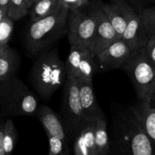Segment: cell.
Masks as SVG:
<instances>
[{"mask_svg":"<svg viewBox=\"0 0 155 155\" xmlns=\"http://www.w3.org/2000/svg\"><path fill=\"white\" fill-rule=\"evenodd\" d=\"M133 56V52L122 39H119L95 56L98 68L103 72L123 69Z\"/></svg>","mask_w":155,"mask_h":155,"instance_id":"cell-11","label":"cell"},{"mask_svg":"<svg viewBox=\"0 0 155 155\" xmlns=\"http://www.w3.org/2000/svg\"><path fill=\"white\" fill-rule=\"evenodd\" d=\"M67 74L92 80L98 69L95 56L90 48L82 42H74L71 45L69 55L65 61Z\"/></svg>","mask_w":155,"mask_h":155,"instance_id":"cell-9","label":"cell"},{"mask_svg":"<svg viewBox=\"0 0 155 155\" xmlns=\"http://www.w3.org/2000/svg\"><path fill=\"white\" fill-rule=\"evenodd\" d=\"M26 2H27V6H28L29 8H31V6H32L31 2H30V0H26Z\"/></svg>","mask_w":155,"mask_h":155,"instance_id":"cell-30","label":"cell"},{"mask_svg":"<svg viewBox=\"0 0 155 155\" xmlns=\"http://www.w3.org/2000/svg\"><path fill=\"white\" fill-rule=\"evenodd\" d=\"M80 101L85 114L88 119H97L104 112L97 102L92 86V80L79 77L77 78Z\"/></svg>","mask_w":155,"mask_h":155,"instance_id":"cell-15","label":"cell"},{"mask_svg":"<svg viewBox=\"0 0 155 155\" xmlns=\"http://www.w3.org/2000/svg\"><path fill=\"white\" fill-rule=\"evenodd\" d=\"M122 70L130 77L138 100L148 104L155 90V64L148 57L145 48L133 52Z\"/></svg>","mask_w":155,"mask_h":155,"instance_id":"cell-6","label":"cell"},{"mask_svg":"<svg viewBox=\"0 0 155 155\" xmlns=\"http://www.w3.org/2000/svg\"><path fill=\"white\" fill-rule=\"evenodd\" d=\"M60 6L59 0H39L36 2L29 11L30 21L34 22L53 15Z\"/></svg>","mask_w":155,"mask_h":155,"instance_id":"cell-18","label":"cell"},{"mask_svg":"<svg viewBox=\"0 0 155 155\" xmlns=\"http://www.w3.org/2000/svg\"><path fill=\"white\" fill-rule=\"evenodd\" d=\"M103 10L120 38L137 12L127 0H113L110 3H104Z\"/></svg>","mask_w":155,"mask_h":155,"instance_id":"cell-12","label":"cell"},{"mask_svg":"<svg viewBox=\"0 0 155 155\" xmlns=\"http://www.w3.org/2000/svg\"><path fill=\"white\" fill-rule=\"evenodd\" d=\"M104 3L101 0L90 2L95 18V31L90 45V49L95 56L105 49L117 39H121L117 34L110 20L103 10Z\"/></svg>","mask_w":155,"mask_h":155,"instance_id":"cell-10","label":"cell"},{"mask_svg":"<svg viewBox=\"0 0 155 155\" xmlns=\"http://www.w3.org/2000/svg\"><path fill=\"white\" fill-rule=\"evenodd\" d=\"M38 1H39V0H30V2H31V5H33V3L36 2H38Z\"/></svg>","mask_w":155,"mask_h":155,"instance_id":"cell-31","label":"cell"},{"mask_svg":"<svg viewBox=\"0 0 155 155\" xmlns=\"http://www.w3.org/2000/svg\"><path fill=\"white\" fill-rule=\"evenodd\" d=\"M30 8L27 6L26 0H9L8 17L14 21H18L27 16Z\"/></svg>","mask_w":155,"mask_h":155,"instance_id":"cell-21","label":"cell"},{"mask_svg":"<svg viewBox=\"0 0 155 155\" xmlns=\"http://www.w3.org/2000/svg\"><path fill=\"white\" fill-rule=\"evenodd\" d=\"M127 1L138 12L155 5V0H127Z\"/></svg>","mask_w":155,"mask_h":155,"instance_id":"cell-25","label":"cell"},{"mask_svg":"<svg viewBox=\"0 0 155 155\" xmlns=\"http://www.w3.org/2000/svg\"><path fill=\"white\" fill-rule=\"evenodd\" d=\"M21 59L18 51L8 45L0 49V81L15 76L19 71Z\"/></svg>","mask_w":155,"mask_h":155,"instance_id":"cell-16","label":"cell"},{"mask_svg":"<svg viewBox=\"0 0 155 155\" xmlns=\"http://www.w3.org/2000/svg\"><path fill=\"white\" fill-rule=\"evenodd\" d=\"M97 119H88L80 134L74 142L75 155H97L95 130Z\"/></svg>","mask_w":155,"mask_h":155,"instance_id":"cell-14","label":"cell"},{"mask_svg":"<svg viewBox=\"0 0 155 155\" xmlns=\"http://www.w3.org/2000/svg\"><path fill=\"white\" fill-rule=\"evenodd\" d=\"M39 102L35 94L16 76L0 81V108L7 117L36 116Z\"/></svg>","mask_w":155,"mask_h":155,"instance_id":"cell-4","label":"cell"},{"mask_svg":"<svg viewBox=\"0 0 155 155\" xmlns=\"http://www.w3.org/2000/svg\"><path fill=\"white\" fill-rule=\"evenodd\" d=\"M139 12L140 13L150 36L155 34V5L145 8Z\"/></svg>","mask_w":155,"mask_h":155,"instance_id":"cell-23","label":"cell"},{"mask_svg":"<svg viewBox=\"0 0 155 155\" xmlns=\"http://www.w3.org/2000/svg\"><path fill=\"white\" fill-rule=\"evenodd\" d=\"M131 107L143 124L155 151V110L151 109L147 103L140 101Z\"/></svg>","mask_w":155,"mask_h":155,"instance_id":"cell-17","label":"cell"},{"mask_svg":"<svg viewBox=\"0 0 155 155\" xmlns=\"http://www.w3.org/2000/svg\"><path fill=\"white\" fill-rule=\"evenodd\" d=\"M151 37L144 24L140 13L137 11L124 30L121 39L127 43L132 52L145 48Z\"/></svg>","mask_w":155,"mask_h":155,"instance_id":"cell-13","label":"cell"},{"mask_svg":"<svg viewBox=\"0 0 155 155\" xmlns=\"http://www.w3.org/2000/svg\"><path fill=\"white\" fill-rule=\"evenodd\" d=\"M62 5L66 6L70 10L78 8H84L89 7L90 5L89 0H59Z\"/></svg>","mask_w":155,"mask_h":155,"instance_id":"cell-24","label":"cell"},{"mask_svg":"<svg viewBox=\"0 0 155 155\" xmlns=\"http://www.w3.org/2000/svg\"><path fill=\"white\" fill-rule=\"evenodd\" d=\"M14 20L7 16L0 21V49L8 45L14 30Z\"/></svg>","mask_w":155,"mask_h":155,"instance_id":"cell-22","label":"cell"},{"mask_svg":"<svg viewBox=\"0 0 155 155\" xmlns=\"http://www.w3.org/2000/svg\"><path fill=\"white\" fill-rule=\"evenodd\" d=\"M67 75L65 62L59 58L58 48L55 46L36 56L28 79L37 95L47 101L64 86Z\"/></svg>","mask_w":155,"mask_h":155,"instance_id":"cell-3","label":"cell"},{"mask_svg":"<svg viewBox=\"0 0 155 155\" xmlns=\"http://www.w3.org/2000/svg\"><path fill=\"white\" fill-rule=\"evenodd\" d=\"M60 113L70 141L74 142L88 118L80 101L77 78L74 75H67L63 86Z\"/></svg>","mask_w":155,"mask_h":155,"instance_id":"cell-5","label":"cell"},{"mask_svg":"<svg viewBox=\"0 0 155 155\" xmlns=\"http://www.w3.org/2000/svg\"><path fill=\"white\" fill-rule=\"evenodd\" d=\"M148 104L149 105V107H151V109L155 110V90L154 91V92H153V95L152 96H151V100H150L149 103H148Z\"/></svg>","mask_w":155,"mask_h":155,"instance_id":"cell-29","label":"cell"},{"mask_svg":"<svg viewBox=\"0 0 155 155\" xmlns=\"http://www.w3.org/2000/svg\"><path fill=\"white\" fill-rule=\"evenodd\" d=\"M70 9L62 5L53 15L31 22L26 27L23 42L27 53L36 57L43 51L51 49L54 44L68 34Z\"/></svg>","mask_w":155,"mask_h":155,"instance_id":"cell-2","label":"cell"},{"mask_svg":"<svg viewBox=\"0 0 155 155\" xmlns=\"http://www.w3.org/2000/svg\"><path fill=\"white\" fill-rule=\"evenodd\" d=\"M95 146L97 155H107L110 153V142L107 132V120L104 113L97 118Z\"/></svg>","mask_w":155,"mask_h":155,"instance_id":"cell-19","label":"cell"},{"mask_svg":"<svg viewBox=\"0 0 155 155\" xmlns=\"http://www.w3.org/2000/svg\"><path fill=\"white\" fill-rule=\"evenodd\" d=\"M5 142V129L4 122H2L0 124V155H5L4 149Z\"/></svg>","mask_w":155,"mask_h":155,"instance_id":"cell-28","label":"cell"},{"mask_svg":"<svg viewBox=\"0 0 155 155\" xmlns=\"http://www.w3.org/2000/svg\"><path fill=\"white\" fill-rule=\"evenodd\" d=\"M9 0H0V21L8 16Z\"/></svg>","mask_w":155,"mask_h":155,"instance_id":"cell-27","label":"cell"},{"mask_svg":"<svg viewBox=\"0 0 155 155\" xmlns=\"http://www.w3.org/2000/svg\"><path fill=\"white\" fill-rule=\"evenodd\" d=\"M114 152L121 154L155 155L151 139L132 107L112 113Z\"/></svg>","mask_w":155,"mask_h":155,"instance_id":"cell-1","label":"cell"},{"mask_svg":"<svg viewBox=\"0 0 155 155\" xmlns=\"http://www.w3.org/2000/svg\"><path fill=\"white\" fill-rule=\"evenodd\" d=\"M68 27V37L71 45L79 42L90 47L95 31V18L90 5L70 10Z\"/></svg>","mask_w":155,"mask_h":155,"instance_id":"cell-8","label":"cell"},{"mask_svg":"<svg viewBox=\"0 0 155 155\" xmlns=\"http://www.w3.org/2000/svg\"><path fill=\"white\" fill-rule=\"evenodd\" d=\"M145 48L148 57L155 64V34L149 38Z\"/></svg>","mask_w":155,"mask_h":155,"instance_id":"cell-26","label":"cell"},{"mask_svg":"<svg viewBox=\"0 0 155 155\" xmlns=\"http://www.w3.org/2000/svg\"><path fill=\"white\" fill-rule=\"evenodd\" d=\"M5 142L4 149L5 154L13 152L18 140V132L12 120L8 119L4 122Z\"/></svg>","mask_w":155,"mask_h":155,"instance_id":"cell-20","label":"cell"},{"mask_svg":"<svg viewBox=\"0 0 155 155\" xmlns=\"http://www.w3.org/2000/svg\"><path fill=\"white\" fill-rule=\"evenodd\" d=\"M38 119L45 129L49 143V155H68L71 142L61 117L50 107L40 105L36 113Z\"/></svg>","mask_w":155,"mask_h":155,"instance_id":"cell-7","label":"cell"}]
</instances>
